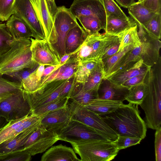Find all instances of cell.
<instances>
[{
	"mask_svg": "<svg viewBox=\"0 0 161 161\" xmlns=\"http://www.w3.org/2000/svg\"><path fill=\"white\" fill-rule=\"evenodd\" d=\"M135 105L123 103L113 112L101 116L118 135L142 140L146 136L147 126Z\"/></svg>",
	"mask_w": 161,
	"mask_h": 161,
	"instance_id": "1",
	"label": "cell"
},
{
	"mask_svg": "<svg viewBox=\"0 0 161 161\" xmlns=\"http://www.w3.org/2000/svg\"><path fill=\"white\" fill-rule=\"evenodd\" d=\"M144 83L147 95L140 105L144 111L147 127L156 130L161 125V64L157 63L147 72Z\"/></svg>",
	"mask_w": 161,
	"mask_h": 161,
	"instance_id": "2",
	"label": "cell"
},
{
	"mask_svg": "<svg viewBox=\"0 0 161 161\" xmlns=\"http://www.w3.org/2000/svg\"><path fill=\"white\" fill-rule=\"evenodd\" d=\"M30 39H14L11 48L0 56V74L6 75L40 65L32 60Z\"/></svg>",
	"mask_w": 161,
	"mask_h": 161,
	"instance_id": "3",
	"label": "cell"
},
{
	"mask_svg": "<svg viewBox=\"0 0 161 161\" xmlns=\"http://www.w3.org/2000/svg\"><path fill=\"white\" fill-rule=\"evenodd\" d=\"M120 40L119 36L105 32L88 35L82 45L72 56L79 62H99L103 56Z\"/></svg>",
	"mask_w": 161,
	"mask_h": 161,
	"instance_id": "4",
	"label": "cell"
},
{
	"mask_svg": "<svg viewBox=\"0 0 161 161\" xmlns=\"http://www.w3.org/2000/svg\"><path fill=\"white\" fill-rule=\"evenodd\" d=\"M78 24L77 19L69 8L64 6L57 7L50 33L46 40L60 58L65 54V40L68 31Z\"/></svg>",
	"mask_w": 161,
	"mask_h": 161,
	"instance_id": "5",
	"label": "cell"
},
{
	"mask_svg": "<svg viewBox=\"0 0 161 161\" xmlns=\"http://www.w3.org/2000/svg\"><path fill=\"white\" fill-rule=\"evenodd\" d=\"M81 161H109L119 150L113 142L90 141L70 143Z\"/></svg>",
	"mask_w": 161,
	"mask_h": 161,
	"instance_id": "6",
	"label": "cell"
},
{
	"mask_svg": "<svg viewBox=\"0 0 161 161\" xmlns=\"http://www.w3.org/2000/svg\"><path fill=\"white\" fill-rule=\"evenodd\" d=\"M71 119L81 122L94 129L112 142L117 138V134L108 125L101 116L72 101L68 104Z\"/></svg>",
	"mask_w": 161,
	"mask_h": 161,
	"instance_id": "7",
	"label": "cell"
},
{
	"mask_svg": "<svg viewBox=\"0 0 161 161\" xmlns=\"http://www.w3.org/2000/svg\"><path fill=\"white\" fill-rule=\"evenodd\" d=\"M57 134L59 140L70 143L95 140L112 142L92 127L71 119Z\"/></svg>",
	"mask_w": 161,
	"mask_h": 161,
	"instance_id": "8",
	"label": "cell"
},
{
	"mask_svg": "<svg viewBox=\"0 0 161 161\" xmlns=\"http://www.w3.org/2000/svg\"><path fill=\"white\" fill-rule=\"evenodd\" d=\"M31 112L26 91L23 89L0 102V116L9 122L27 116Z\"/></svg>",
	"mask_w": 161,
	"mask_h": 161,
	"instance_id": "9",
	"label": "cell"
},
{
	"mask_svg": "<svg viewBox=\"0 0 161 161\" xmlns=\"http://www.w3.org/2000/svg\"><path fill=\"white\" fill-rule=\"evenodd\" d=\"M57 133L40 125L31 135L24 145V149L32 156L42 153L59 140Z\"/></svg>",
	"mask_w": 161,
	"mask_h": 161,
	"instance_id": "10",
	"label": "cell"
},
{
	"mask_svg": "<svg viewBox=\"0 0 161 161\" xmlns=\"http://www.w3.org/2000/svg\"><path fill=\"white\" fill-rule=\"evenodd\" d=\"M68 80L52 81L35 91H26L31 111L59 98L60 93Z\"/></svg>",
	"mask_w": 161,
	"mask_h": 161,
	"instance_id": "11",
	"label": "cell"
},
{
	"mask_svg": "<svg viewBox=\"0 0 161 161\" xmlns=\"http://www.w3.org/2000/svg\"><path fill=\"white\" fill-rule=\"evenodd\" d=\"M13 14L23 21L28 26L35 39H45L43 29L30 0H16Z\"/></svg>",
	"mask_w": 161,
	"mask_h": 161,
	"instance_id": "12",
	"label": "cell"
},
{
	"mask_svg": "<svg viewBox=\"0 0 161 161\" xmlns=\"http://www.w3.org/2000/svg\"><path fill=\"white\" fill-rule=\"evenodd\" d=\"M32 59L40 65L55 66L59 64L60 58L58 53L45 39L30 38Z\"/></svg>",
	"mask_w": 161,
	"mask_h": 161,
	"instance_id": "13",
	"label": "cell"
},
{
	"mask_svg": "<svg viewBox=\"0 0 161 161\" xmlns=\"http://www.w3.org/2000/svg\"><path fill=\"white\" fill-rule=\"evenodd\" d=\"M69 9L76 18L80 15L96 17L104 30L106 16L102 0H74Z\"/></svg>",
	"mask_w": 161,
	"mask_h": 161,
	"instance_id": "14",
	"label": "cell"
},
{
	"mask_svg": "<svg viewBox=\"0 0 161 161\" xmlns=\"http://www.w3.org/2000/svg\"><path fill=\"white\" fill-rule=\"evenodd\" d=\"M137 25L138 35L141 42L142 59L144 64L151 67L157 62L160 56L161 41L152 37L142 25Z\"/></svg>",
	"mask_w": 161,
	"mask_h": 161,
	"instance_id": "15",
	"label": "cell"
},
{
	"mask_svg": "<svg viewBox=\"0 0 161 161\" xmlns=\"http://www.w3.org/2000/svg\"><path fill=\"white\" fill-rule=\"evenodd\" d=\"M47 114L39 116L30 115L20 119L9 121L0 130V144L41 121Z\"/></svg>",
	"mask_w": 161,
	"mask_h": 161,
	"instance_id": "16",
	"label": "cell"
},
{
	"mask_svg": "<svg viewBox=\"0 0 161 161\" xmlns=\"http://www.w3.org/2000/svg\"><path fill=\"white\" fill-rule=\"evenodd\" d=\"M71 119L68 104L65 107L47 114L41 121V124L47 129L57 133Z\"/></svg>",
	"mask_w": 161,
	"mask_h": 161,
	"instance_id": "17",
	"label": "cell"
},
{
	"mask_svg": "<svg viewBox=\"0 0 161 161\" xmlns=\"http://www.w3.org/2000/svg\"><path fill=\"white\" fill-rule=\"evenodd\" d=\"M129 91V88L114 83L107 79H103L98 89L99 99L123 102Z\"/></svg>",
	"mask_w": 161,
	"mask_h": 161,
	"instance_id": "18",
	"label": "cell"
},
{
	"mask_svg": "<svg viewBox=\"0 0 161 161\" xmlns=\"http://www.w3.org/2000/svg\"><path fill=\"white\" fill-rule=\"evenodd\" d=\"M41 121L34 125L15 136L0 144V155L24 150L25 144L31 135L40 125Z\"/></svg>",
	"mask_w": 161,
	"mask_h": 161,
	"instance_id": "19",
	"label": "cell"
},
{
	"mask_svg": "<svg viewBox=\"0 0 161 161\" xmlns=\"http://www.w3.org/2000/svg\"><path fill=\"white\" fill-rule=\"evenodd\" d=\"M30 1L43 29L47 39L52 28L54 14L50 8L46 0H30Z\"/></svg>",
	"mask_w": 161,
	"mask_h": 161,
	"instance_id": "20",
	"label": "cell"
},
{
	"mask_svg": "<svg viewBox=\"0 0 161 161\" xmlns=\"http://www.w3.org/2000/svg\"><path fill=\"white\" fill-rule=\"evenodd\" d=\"M79 63V62L72 55L64 64L54 70L45 78L40 88L52 81L68 79L75 75Z\"/></svg>",
	"mask_w": 161,
	"mask_h": 161,
	"instance_id": "21",
	"label": "cell"
},
{
	"mask_svg": "<svg viewBox=\"0 0 161 161\" xmlns=\"http://www.w3.org/2000/svg\"><path fill=\"white\" fill-rule=\"evenodd\" d=\"M41 161H80L73 148L62 144L51 146L42 156Z\"/></svg>",
	"mask_w": 161,
	"mask_h": 161,
	"instance_id": "22",
	"label": "cell"
},
{
	"mask_svg": "<svg viewBox=\"0 0 161 161\" xmlns=\"http://www.w3.org/2000/svg\"><path fill=\"white\" fill-rule=\"evenodd\" d=\"M151 66L145 65L141 59L130 68L115 73L107 79L121 85L127 80L135 76L147 73Z\"/></svg>",
	"mask_w": 161,
	"mask_h": 161,
	"instance_id": "23",
	"label": "cell"
},
{
	"mask_svg": "<svg viewBox=\"0 0 161 161\" xmlns=\"http://www.w3.org/2000/svg\"><path fill=\"white\" fill-rule=\"evenodd\" d=\"M88 34L79 24L68 31L65 40V54L75 51L83 44Z\"/></svg>",
	"mask_w": 161,
	"mask_h": 161,
	"instance_id": "24",
	"label": "cell"
},
{
	"mask_svg": "<svg viewBox=\"0 0 161 161\" xmlns=\"http://www.w3.org/2000/svg\"><path fill=\"white\" fill-rule=\"evenodd\" d=\"M98 88L86 91L83 89L82 83L74 81L69 94V99L84 106L98 98Z\"/></svg>",
	"mask_w": 161,
	"mask_h": 161,
	"instance_id": "25",
	"label": "cell"
},
{
	"mask_svg": "<svg viewBox=\"0 0 161 161\" xmlns=\"http://www.w3.org/2000/svg\"><path fill=\"white\" fill-rule=\"evenodd\" d=\"M8 29L14 39H30L33 33L27 25L14 14L11 15L6 23Z\"/></svg>",
	"mask_w": 161,
	"mask_h": 161,
	"instance_id": "26",
	"label": "cell"
},
{
	"mask_svg": "<svg viewBox=\"0 0 161 161\" xmlns=\"http://www.w3.org/2000/svg\"><path fill=\"white\" fill-rule=\"evenodd\" d=\"M137 24L131 17L128 19L111 16H106L105 32L119 36L126 30L134 27Z\"/></svg>",
	"mask_w": 161,
	"mask_h": 161,
	"instance_id": "27",
	"label": "cell"
},
{
	"mask_svg": "<svg viewBox=\"0 0 161 161\" xmlns=\"http://www.w3.org/2000/svg\"><path fill=\"white\" fill-rule=\"evenodd\" d=\"M122 104L123 103L121 101L97 98L84 107L97 114L102 116L113 112Z\"/></svg>",
	"mask_w": 161,
	"mask_h": 161,
	"instance_id": "28",
	"label": "cell"
},
{
	"mask_svg": "<svg viewBox=\"0 0 161 161\" xmlns=\"http://www.w3.org/2000/svg\"><path fill=\"white\" fill-rule=\"evenodd\" d=\"M127 8L130 17L137 25H143L156 13L138 1L135 2Z\"/></svg>",
	"mask_w": 161,
	"mask_h": 161,
	"instance_id": "29",
	"label": "cell"
},
{
	"mask_svg": "<svg viewBox=\"0 0 161 161\" xmlns=\"http://www.w3.org/2000/svg\"><path fill=\"white\" fill-rule=\"evenodd\" d=\"M136 46L133 44H129L114 54L101 60L104 73L103 79H105L107 74L112 68L128 52Z\"/></svg>",
	"mask_w": 161,
	"mask_h": 161,
	"instance_id": "30",
	"label": "cell"
},
{
	"mask_svg": "<svg viewBox=\"0 0 161 161\" xmlns=\"http://www.w3.org/2000/svg\"><path fill=\"white\" fill-rule=\"evenodd\" d=\"M147 92L148 86L145 83L132 86L129 88L125 100L130 103L138 106L142 103Z\"/></svg>",
	"mask_w": 161,
	"mask_h": 161,
	"instance_id": "31",
	"label": "cell"
},
{
	"mask_svg": "<svg viewBox=\"0 0 161 161\" xmlns=\"http://www.w3.org/2000/svg\"><path fill=\"white\" fill-rule=\"evenodd\" d=\"M68 97L58 98L51 102L38 107L31 111V115L40 116L66 107L68 104Z\"/></svg>",
	"mask_w": 161,
	"mask_h": 161,
	"instance_id": "32",
	"label": "cell"
},
{
	"mask_svg": "<svg viewBox=\"0 0 161 161\" xmlns=\"http://www.w3.org/2000/svg\"><path fill=\"white\" fill-rule=\"evenodd\" d=\"M45 66L40 65L28 77L22 80L21 83L24 90L28 92H33L39 88Z\"/></svg>",
	"mask_w": 161,
	"mask_h": 161,
	"instance_id": "33",
	"label": "cell"
},
{
	"mask_svg": "<svg viewBox=\"0 0 161 161\" xmlns=\"http://www.w3.org/2000/svg\"><path fill=\"white\" fill-rule=\"evenodd\" d=\"M101 61L79 62L78 68L75 74V82L83 83L89 75L96 69Z\"/></svg>",
	"mask_w": 161,
	"mask_h": 161,
	"instance_id": "34",
	"label": "cell"
},
{
	"mask_svg": "<svg viewBox=\"0 0 161 161\" xmlns=\"http://www.w3.org/2000/svg\"><path fill=\"white\" fill-rule=\"evenodd\" d=\"M3 75L0 74V101L23 89L20 82L9 80L3 78Z\"/></svg>",
	"mask_w": 161,
	"mask_h": 161,
	"instance_id": "35",
	"label": "cell"
},
{
	"mask_svg": "<svg viewBox=\"0 0 161 161\" xmlns=\"http://www.w3.org/2000/svg\"><path fill=\"white\" fill-rule=\"evenodd\" d=\"M80 21L82 28L88 35L99 34V31L103 29L99 20L93 16L80 15L76 18Z\"/></svg>",
	"mask_w": 161,
	"mask_h": 161,
	"instance_id": "36",
	"label": "cell"
},
{
	"mask_svg": "<svg viewBox=\"0 0 161 161\" xmlns=\"http://www.w3.org/2000/svg\"><path fill=\"white\" fill-rule=\"evenodd\" d=\"M137 25L132 27L120 34L121 41L118 51L129 44H133L136 47L141 45L137 33Z\"/></svg>",
	"mask_w": 161,
	"mask_h": 161,
	"instance_id": "37",
	"label": "cell"
},
{
	"mask_svg": "<svg viewBox=\"0 0 161 161\" xmlns=\"http://www.w3.org/2000/svg\"><path fill=\"white\" fill-rule=\"evenodd\" d=\"M104 75L101 61L98 66L82 84L83 89L88 91L98 88Z\"/></svg>",
	"mask_w": 161,
	"mask_h": 161,
	"instance_id": "38",
	"label": "cell"
},
{
	"mask_svg": "<svg viewBox=\"0 0 161 161\" xmlns=\"http://www.w3.org/2000/svg\"><path fill=\"white\" fill-rule=\"evenodd\" d=\"M142 25L153 38L160 39L161 34V13H156L147 22Z\"/></svg>",
	"mask_w": 161,
	"mask_h": 161,
	"instance_id": "39",
	"label": "cell"
},
{
	"mask_svg": "<svg viewBox=\"0 0 161 161\" xmlns=\"http://www.w3.org/2000/svg\"><path fill=\"white\" fill-rule=\"evenodd\" d=\"M14 40L6 24L0 22V56L11 48Z\"/></svg>",
	"mask_w": 161,
	"mask_h": 161,
	"instance_id": "40",
	"label": "cell"
},
{
	"mask_svg": "<svg viewBox=\"0 0 161 161\" xmlns=\"http://www.w3.org/2000/svg\"><path fill=\"white\" fill-rule=\"evenodd\" d=\"M106 16H111L128 19L127 16L114 0H102Z\"/></svg>",
	"mask_w": 161,
	"mask_h": 161,
	"instance_id": "41",
	"label": "cell"
},
{
	"mask_svg": "<svg viewBox=\"0 0 161 161\" xmlns=\"http://www.w3.org/2000/svg\"><path fill=\"white\" fill-rule=\"evenodd\" d=\"M31 156L25 150L18 151L0 155V161H30Z\"/></svg>",
	"mask_w": 161,
	"mask_h": 161,
	"instance_id": "42",
	"label": "cell"
},
{
	"mask_svg": "<svg viewBox=\"0 0 161 161\" xmlns=\"http://www.w3.org/2000/svg\"><path fill=\"white\" fill-rule=\"evenodd\" d=\"M16 0H0V21H7L13 14Z\"/></svg>",
	"mask_w": 161,
	"mask_h": 161,
	"instance_id": "43",
	"label": "cell"
},
{
	"mask_svg": "<svg viewBox=\"0 0 161 161\" xmlns=\"http://www.w3.org/2000/svg\"><path fill=\"white\" fill-rule=\"evenodd\" d=\"M142 140L136 137L118 135L117 139L113 142L120 150L139 144Z\"/></svg>",
	"mask_w": 161,
	"mask_h": 161,
	"instance_id": "44",
	"label": "cell"
},
{
	"mask_svg": "<svg viewBox=\"0 0 161 161\" xmlns=\"http://www.w3.org/2000/svg\"><path fill=\"white\" fill-rule=\"evenodd\" d=\"M39 66L31 69L28 68L23 69L15 72L10 73L7 75L14 78L21 83L22 80L28 77L32 73L37 69Z\"/></svg>",
	"mask_w": 161,
	"mask_h": 161,
	"instance_id": "45",
	"label": "cell"
},
{
	"mask_svg": "<svg viewBox=\"0 0 161 161\" xmlns=\"http://www.w3.org/2000/svg\"><path fill=\"white\" fill-rule=\"evenodd\" d=\"M155 134V152L156 161L161 160V126L156 130Z\"/></svg>",
	"mask_w": 161,
	"mask_h": 161,
	"instance_id": "46",
	"label": "cell"
},
{
	"mask_svg": "<svg viewBox=\"0 0 161 161\" xmlns=\"http://www.w3.org/2000/svg\"><path fill=\"white\" fill-rule=\"evenodd\" d=\"M147 74L132 77L125 81L121 85L129 88L132 86L143 83Z\"/></svg>",
	"mask_w": 161,
	"mask_h": 161,
	"instance_id": "47",
	"label": "cell"
},
{
	"mask_svg": "<svg viewBox=\"0 0 161 161\" xmlns=\"http://www.w3.org/2000/svg\"><path fill=\"white\" fill-rule=\"evenodd\" d=\"M75 81V75L69 79L61 90L59 95V98L68 97Z\"/></svg>",
	"mask_w": 161,
	"mask_h": 161,
	"instance_id": "48",
	"label": "cell"
},
{
	"mask_svg": "<svg viewBox=\"0 0 161 161\" xmlns=\"http://www.w3.org/2000/svg\"><path fill=\"white\" fill-rule=\"evenodd\" d=\"M142 3L156 13H161V0H144Z\"/></svg>",
	"mask_w": 161,
	"mask_h": 161,
	"instance_id": "49",
	"label": "cell"
},
{
	"mask_svg": "<svg viewBox=\"0 0 161 161\" xmlns=\"http://www.w3.org/2000/svg\"><path fill=\"white\" fill-rule=\"evenodd\" d=\"M120 40L115 44L109 48L103 56L101 60L108 58L116 53L119 50V47L120 43Z\"/></svg>",
	"mask_w": 161,
	"mask_h": 161,
	"instance_id": "50",
	"label": "cell"
},
{
	"mask_svg": "<svg viewBox=\"0 0 161 161\" xmlns=\"http://www.w3.org/2000/svg\"><path fill=\"white\" fill-rule=\"evenodd\" d=\"M122 7L128 8L135 2V0H115Z\"/></svg>",
	"mask_w": 161,
	"mask_h": 161,
	"instance_id": "51",
	"label": "cell"
},
{
	"mask_svg": "<svg viewBox=\"0 0 161 161\" xmlns=\"http://www.w3.org/2000/svg\"><path fill=\"white\" fill-rule=\"evenodd\" d=\"M73 53L65 54L63 55L60 58L59 64L61 65L64 64L72 55Z\"/></svg>",
	"mask_w": 161,
	"mask_h": 161,
	"instance_id": "52",
	"label": "cell"
},
{
	"mask_svg": "<svg viewBox=\"0 0 161 161\" xmlns=\"http://www.w3.org/2000/svg\"><path fill=\"white\" fill-rule=\"evenodd\" d=\"M9 122L4 117L0 116V130L4 127Z\"/></svg>",
	"mask_w": 161,
	"mask_h": 161,
	"instance_id": "53",
	"label": "cell"
},
{
	"mask_svg": "<svg viewBox=\"0 0 161 161\" xmlns=\"http://www.w3.org/2000/svg\"><path fill=\"white\" fill-rule=\"evenodd\" d=\"M46 0L49 7L52 10L54 11L56 9L57 7L55 3V0Z\"/></svg>",
	"mask_w": 161,
	"mask_h": 161,
	"instance_id": "54",
	"label": "cell"
},
{
	"mask_svg": "<svg viewBox=\"0 0 161 161\" xmlns=\"http://www.w3.org/2000/svg\"><path fill=\"white\" fill-rule=\"evenodd\" d=\"M144 0H138V2L142 3Z\"/></svg>",
	"mask_w": 161,
	"mask_h": 161,
	"instance_id": "55",
	"label": "cell"
},
{
	"mask_svg": "<svg viewBox=\"0 0 161 161\" xmlns=\"http://www.w3.org/2000/svg\"><path fill=\"white\" fill-rule=\"evenodd\" d=\"M0 100H1V98L0 97Z\"/></svg>",
	"mask_w": 161,
	"mask_h": 161,
	"instance_id": "56",
	"label": "cell"
}]
</instances>
